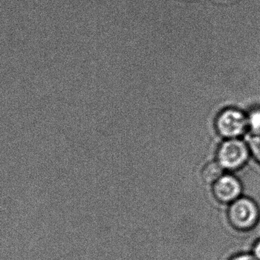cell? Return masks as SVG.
Returning <instances> with one entry per match:
<instances>
[{"instance_id": "6da1fadb", "label": "cell", "mask_w": 260, "mask_h": 260, "mask_svg": "<svg viewBox=\"0 0 260 260\" xmlns=\"http://www.w3.org/2000/svg\"><path fill=\"white\" fill-rule=\"evenodd\" d=\"M226 220L238 232H249L260 221V208L252 198L243 196L228 205Z\"/></svg>"}, {"instance_id": "7a4b0ae2", "label": "cell", "mask_w": 260, "mask_h": 260, "mask_svg": "<svg viewBox=\"0 0 260 260\" xmlns=\"http://www.w3.org/2000/svg\"><path fill=\"white\" fill-rule=\"evenodd\" d=\"M251 153L246 141L241 138L224 139L216 152V160L228 173H235L246 167Z\"/></svg>"}, {"instance_id": "3957f363", "label": "cell", "mask_w": 260, "mask_h": 260, "mask_svg": "<svg viewBox=\"0 0 260 260\" xmlns=\"http://www.w3.org/2000/svg\"><path fill=\"white\" fill-rule=\"evenodd\" d=\"M215 129L223 139L241 138L249 130L247 114L235 108L223 109L216 118Z\"/></svg>"}, {"instance_id": "277c9868", "label": "cell", "mask_w": 260, "mask_h": 260, "mask_svg": "<svg viewBox=\"0 0 260 260\" xmlns=\"http://www.w3.org/2000/svg\"><path fill=\"white\" fill-rule=\"evenodd\" d=\"M211 187L214 200L226 206L243 196V183L233 173L226 172Z\"/></svg>"}, {"instance_id": "5b68a950", "label": "cell", "mask_w": 260, "mask_h": 260, "mask_svg": "<svg viewBox=\"0 0 260 260\" xmlns=\"http://www.w3.org/2000/svg\"><path fill=\"white\" fill-rule=\"evenodd\" d=\"M226 173L216 159L205 164L201 172V177L207 185H212L220 176Z\"/></svg>"}, {"instance_id": "8992f818", "label": "cell", "mask_w": 260, "mask_h": 260, "mask_svg": "<svg viewBox=\"0 0 260 260\" xmlns=\"http://www.w3.org/2000/svg\"><path fill=\"white\" fill-rule=\"evenodd\" d=\"M246 142L250 150L251 156L260 165V132H250Z\"/></svg>"}, {"instance_id": "52a82bcc", "label": "cell", "mask_w": 260, "mask_h": 260, "mask_svg": "<svg viewBox=\"0 0 260 260\" xmlns=\"http://www.w3.org/2000/svg\"><path fill=\"white\" fill-rule=\"evenodd\" d=\"M249 130L250 132H260V109H255L247 114Z\"/></svg>"}, {"instance_id": "ba28073f", "label": "cell", "mask_w": 260, "mask_h": 260, "mask_svg": "<svg viewBox=\"0 0 260 260\" xmlns=\"http://www.w3.org/2000/svg\"><path fill=\"white\" fill-rule=\"evenodd\" d=\"M228 260H257L255 257L249 252H239L232 255Z\"/></svg>"}, {"instance_id": "9c48e42d", "label": "cell", "mask_w": 260, "mask_h": 260, "mask_svg": "<svg viewBox=\"0 0 260 260\" xmlns=\"http://www.w3.org/2000/svg\"><path fill=\"white\" fill-rule=\"evenodd\" d=\"M250 252L257 260H260V238L254 242Z\"/></svg>"}]
</instances>
